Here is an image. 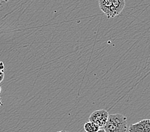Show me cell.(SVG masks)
Returning a JSON list of instances; mask_svg holds the SVG:
<instances>
[{"mask_svg":"<svg viewBox=\"0 0 150 132\" xmlns=\"http://www.w3.org/2000/svg\"><path fill=\"white\" fill-rule=\"evenodd\" d=\"M106 132H126L127 118L120 113L110 115L108 122L103 128Z\"/></svg>","mask_w":150,"mask_h":132,"instance_id":"cell-1","label":"cell"},{"mask_svg":"<svg viewBox=\"0 0 150 132\" xmlns=\"http://www.w3.org/2000/svg\"><path fill=\"white\" fill-rule=\"evenodd\" d=\"M109 117V112L106 110H96L91 114L89 117V121L96 124L100 128H103L108 122Z\"/></svg>","mask_w":150,"mask_h":132,"instance_id":"cell-2","label":"cell"},{"mask_svg":"<svg viewBox=\"0 0 150 132\" xmlns=\"http://www.w3.org/2000/svg\"><path fill=\"white\" fill-rule=\"evenodd\" d=\"M98 3L100 8L109 19L116 16L112 0H99Z\"/></svg>","mask_w":150,"mask_h":132,"instance_id":"cell-3","label":"cell"},{"mask_svg":"<svg viewBox=\"0 0 150 132\" xmlns=\"http://www.w3.org/2000/svg\"><path fill=\"white\" fill-rule=\"evenodd\" d=\"M129 132H150V119H142L132 124L128 128Z\"/></svg>","mask_w":150,"mask_h":132,"instance_id":"cell-4","label":"cell"},{"mask_svg":"<svg viewBox=\"0 0 150 132\" xmlns=\"http://www.w3.org/2000/svg\"><path fill=\"white\" fill-rule=\"evenodd\" d=\"M84 129L86 132H97L100 129V128L96 125V124L88 121L84 124Z\"/></svg>","mask_w":150,"mask_h":132,"instance_id":"cell-5","label":"cell"},{"mask_svg":"<svg viewBox=\"0 0 150 132\" xmlns=\"http://www.w3.org/2000/svg\"><path fill=\"white\" fill-rule=\"evenodd\" d=\"M5 69H6V67H5L4 63H3V62H1V72H4Z\"/></svg>","mask_w":150,"mask_h":132,"instance_id":"cell-6","label":"cell"},{"mask_svg":"<svg viewBox=\"0 0 150 132\" xmlns=\"http://www.w3.org/2000/svg\"><path fill=\"white\" fill-rule=\"evenodd\" d=\"M4 76H5L4 72H1V82L3 81V78H4Z\"/></svg>","mask_w":150,"mask_h":132,"instance_id":"cell-7","label":"cell"},{"mask_svg":"<svg viewBox=\"0 0 150 132\" xmlns=\"http://www.w3.org/2000/svg\"><path fill=\"white\" fill-rule=\"evenodd\" d=\"M97 132H106V131L103 129V128H100Z\"/></svg>","mask_w":150,"mask_h":132,"instance_id":"cell-8","label":"cell"},{"mask_svg":"<svg viewBox=\"0 0 150 132\" xmlns=\"http://www.w3.org/2000/svg\"><path fill=\"white\" fill-rule=\"evenodd\" d=\"M57 132H70V131H66V130H62V131H57Z\"/></svg>","mask_w":150,"mask_h":132,"instance_id":"cell-9","label":"cell"},{"mask_svg":"<svg viewBox=\"0 0 150 132\" xmlns=\"http://www.w3.org/2000/svg\"><path fill=\"white\" fill-rule=\"evenodd\" d=\"M85 132H86V131H85Z\"/></svg>","mask_w":150,"mask_h":132,"instance_id":"cell-10","label":"cell"}]
</instances>
